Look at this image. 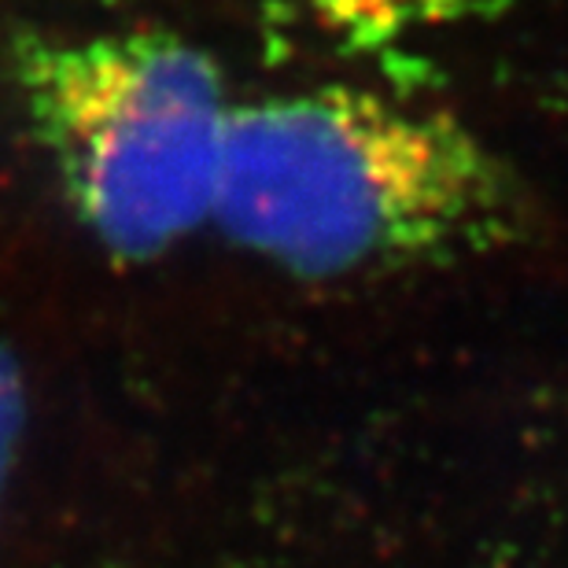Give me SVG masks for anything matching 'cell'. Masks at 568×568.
<instances>
[{"label": "cell", "instance_id": "3", "mask_svg": "<svg viewBox=\"0 0 568 568\" xmlns=\"http://www.w3.org/2000/svg\"><path fill=\"white\" fill-rule=\"evenodd\" d=\"M325 33L373 49L417 30H436L447 22L484 16L503 0H292Z\"/></svg>", "mask_w": 568, "mask_h": 568}, {"label": "cell", "instance_id": "2", "mask_svg": "<svg viewBox=\"0 0 568 568\" xmlns=\"http://www.w3.org/2000/svg\"><path fill=\"white\" fill-rule=\"evenodd\" d=\"M16 78L78 222L148 263L211 222L233 104L196 44L155 30L22 38Z\"/></svg>", "mask_w": 568, "mask_h": 568}, {"label": "cell", "instance_id": "4", "mask_svg": "<svg viewBox=\"0 0 568 568\" xmlns=\"http://www.w3.org/2000/svg\"><path fill=\"white\" fill-rule=\"evenodd\" d=\"M27 377L22 366L4 339H0V509H4V495L16 473V458L22 447V432H27Z\"/></svg>", "mask_w": 568, "mask_h": 568}, {"label": "cell", "instance_id": "1", "mask_svg": "<svg viewBox=\"0 0 568 568\" xmlns=\"http://www.w3.org/2000/svg\"><path fill=\"white\" fill-rule=\"evenodd\" d=\"M211 222L295 277H344L498 247L520 192L450 115L328 85L233 108Z\"/></svg>", "mask_w": 568, "mask_h": 568}]
</instances>
